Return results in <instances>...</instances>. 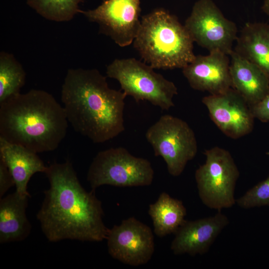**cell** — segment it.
<instances>
[{"label": "cell", "instance_id": "obj_1", "mask_svg": "<svg viewBox=\"0 0 269 269\" xmlns=\"http://www.w3.org/2000/svg\"><path fill=\"white\" fill-rule=\"evenodd\" d=\"M49 187L36 217L51 242L64 240L101 242L109 231L103 221L101 201L95 191L81 184L72 163L54 162L44 173Z\"/></svg>", "mask_w": 269, "mask_h": 269}, {"label": "cell", "instance_id": "obj_2", "mask_svg": "<svg viewBox=\"0 0 269 269\" xmlns=\"http://www.w3.org/2000/svg\"><path fill=\"white\" fill-rule=\"evenodd\" d=\"M127 96L109 87L96 69L68 70L61 100L69 123L75 132L95 143L112 139L125 130Z\"/></svg>", "mask_w": 269, "mask_h": 269}, {"label": "cell", "instance_id": "obj_3", "mask_svg": "<svg viewBox=\"0 0 269 269\" xmlns=\"http://www.w3.org/2000/svg\"><path fill=\"white\" fill-rule=\"evenodd\" d=\"M68 125L63 107L44 90L31 89L0 103V137L37 153L57 149Z\"/></svg>", "mask_w": 269, "mask_h": 269}, {"label": "cell", "instance_id": "obj_4", "mask_svg": "<svg viewBox=\"0 0 269 269\" xmlns=\"http://www.w3.org/2000/svg\"><path fill=\"white\" fill-rule=\"evenodd\" d=\"M134 47L154 69L183 68L195 58L193 42L174 15L157 9L143 15Z\"/></svg>", "mask_w": 269, "mask_h": 269}, {"label": "cell", "instance_id": "obj_5", "mask_svg": "<svg viewBox=\"0 0 269 269\" xmlns=\"http://www.w3.org/2000/svg\"><path fill=\"white\" fill-rule=\"evenodd\" d=\"M154 69L134 58L116 59L107 66L106 74L117 80L126 95L136 103L147 101L167 111L174 106L173 99L178 94L177 88Z\"/></svg>", "mask_w": 269, "mask_h": 269}, {"label": "cell", "instance_id": "obj_6", "mask_svg": "<svg viewBox=\"0 0 269 269\" xmlns=\"http://www.w3.org/2000/svg\"><path fill=\"white\" fill-rule=\"evenodd\" d=\"M206 160L195 171V179L202 203L221 211L236 204L235 190L239 169L227 150L214 146L205 150Z\"/></svg>", "mask_w": 269, "mask_h": 269}, {"label": "cell", "instance_id": "obj_7", "mask_svg": "<svg viewBox=\"0 0 269 269\" xmlns=\"http://www.w3.org/2000/svg\"><path fill=\"white\" fill-rule=\"evenodd\" d=\"M154 170L147 159L132 155L123 147L99 151L93 158L87 179L92 190L104 185L118 187L150 185Z\"/></svg>", "mask_w": 269, "mask_h": 269}, {"label": "cell", "instance_id": "obj_8", "mask_svg": "<svg viewBox=\"0 0 269 269\" xmlns=\"http://www.w3.org/2000/svg\"><path fill=\"white\" fill-rule=\"evenodd\" d=\"M145 135L154 155L163 158L168 173L173 176L180 175L197 154L194 131L185 121L172 115L161 116L147 130Z\"/></svg>", "mask_w": 269, "mask_h": 269}, {"label": "cell", "instance_id": "obj_9", "mask_svg": "<svg viewBox=\"0 0 269 269\" xmlns=\"http://www.w3.org/2000/svg\"><path fill=\"white\" fill-rule=\"evenodd\" d=\"M184 26L194 42L209 52L218 51L229 55L233 50L237 27L224 16L212 0L196 2Z\"/></svg>", "mask_w": 269, "mask_h": 269}, {"label": "cell", "instance_id": "obj_10", "mask_svg": "<svg viewBox=\"0 0 269 269\" xmlns=\"http://www.w3.org/2000/svg\"><path fill=\"white\" fill-rule=\"evenodd\" d=\"M139 5L140 0H106L96 8L80 13L97 23L101 33L124 47L133 43L138 32Z\"/></svg>", "mask_w": 269, "mask_h": 269}, {"label": "cell", "instance_id": "obj_11", "mask_svg": "<svg viewBox=\"0 0 269 269\" xmlns=\"http://www.w3.org/2000/svg\"><path fill=\"white\" fill-rule=\"evenodd\" d=\"M106 240L110 255L132 266L147 264L154 252L151 228L134 217L109 229Z\"/></svg>", "mask_w": 269, "mask_h": 269}, {"label": "cell", "instance_id": "obj_12", "mask_svg": "<svg viewBox=\"0 0 269 269\" xmlns=\"http://www.w3.org/2000/svg\"><path fill=\"white\" fill-rule=\"evenodd\" d=\"M202 102L214 123L226 136L237 139L253 131L255 118L251 107L232 88L223 93L204 97Z\"/></svg>", "mask_w": 269, "mask_h": 269}, {"label": "cell", "instance_id": "obj_13", "mask_svg": "<svg viewBox=\"0 0 269 269\" xmlns=\"http://www.w3.org/2000/svg\"><path fill=\"white\" fill-rule=\"evenodd\" d=\"M229 224V218L221 211L195 220H185L174 233L170 249L177 256L205 254Z\"/></svg>", "mask_w": 269, "mask_h": 269}, {"label": "cell", "instance_id": "obj_14", "mask_svg": "<svg viewBox=\"0 0 269 269\" xmlns=\"http://www.w3.org/2000/svg\"><path fill=\"white\" fill-rule=\"evenodd\" d=\"M229 56L218 51L196 55L182 69L183 74L194 90L211 95L223 93L232 88Z\"/></svg>", "mask_w": 269, "mask_h": 269}, {"label": "cell", "instance_id": "obj_15", "mask_svg": "<svg viewBox=\"0 0 269 269\" xmlns=\"http://www.w3.org/2000/svg\"><path fill=\"white\" fill-rule=\"evenodd\" d=\"M229 56L232 88L250 106L256 104L269 94V78L259 67L234 50Z\"/></svg>", "mask_w": 269, "mask_h": 269}, {"label": "cell", "instance_id": "obj_16", "mask_svg": "<svg viewBox=\"0 0 269 269\" xmlns=\"http://www.w3.org/2000/svg\"><path fill=\"white\" fill-rule=\"evenodd\" d=\"M0 159L6 164L15 182L16 191L29 196L27 185L36 173H45L47 166L36 153L0 137Z\"/></svg>", "mask_w": 269, "mask_h": 269}, {"label": "cell", "instance_id": "obj_17", "mask_svg": "<svg viewBox=\"0 0 269 269\" xmlns=\"http://www.w3.org/2000/svg\"><path fill=\"white\" fill-rule=\"evenodd\" d=\"M29 196L16 191L0 199V243L21 241L29 235L31 225L26 214Z\"/></svg>", "mask_w": 269, "mask_h": 269}, {"label": "cell", "instance_id": "obj_18", "mask_svg": "<svg viewBox=\"0 0 269 269\" xmlns=\"http://www.w3.org/2000/svg\"><path fill=\"white\" fill-rule=\"evenodd\" d=\"M236 41L234 50L259 67L269 78V24L246 23Z\"/></svg>", "mask_w": 269, "mask_h": 269}, {"label": "cell", "instance_id": "obj_19", "mask_svg": "<svg viewBox=\"0 0 269 269\" xmlns=\"http://www.w3.org/2000/svg\"><path fill=\"white\" fill-rule=\"evenodd\" d=\"M154 234L163 237L174 234L185 220L186 209L183 202L162 192L157 200L149 206Z\"/></svg>", "mask_w": 269, "mask_h": 269}, {"label": "cell", "instance_id": "obj_20", "mask_svg": "<svg viewBox=\"0 0 269 269\" xmlns=\"http://www.w3.org/2000/svg\"><path fill=\"white\" fill-rule=\"evenodd\" d=\"M26 73L12 54L0 52V103L20 93L25 83Z\"/></svg>", "mask_w": 269, "mask_h": 269}, {"label": "cell", "instance_id": "obj_21", "mask_svg": "<svg viewBox=\"0 0 269 269\" xmlns=\"http://www.w3.org/2000/svg\"><path fill=\"white\" fill-rule=\"evenodd\" d=\"M82 0H26L29 6L43 18L55 22H67L80 12Z\"/></svg>", "mask_w": 269, "mask_h": 269}, {"label": "cell", "instance_id": "obj_22", "mask_svg": "<svg viewBox=\"0 0 269 269\" xmlns=\"http://www.w3.org/2000/svg\"><path fill=\"white\" fill-rule=\"evenodd\" d=\"M236 204L245 209L269 206V176L237 199Z\"/></svg>", "mask_w": 269, "mask_h": 269}, {"label": "cell", "instance_id": "obj_23", "mask_svg": "<svg viewBox=\"0 0 269 269\" xmlns=\"http://www.w3.org/2000/svg\"><path fill=\"white\" fill-rule=\"evenodd\" d=\"M13 186L15 182L13 177L6 164L0 159V198Z\"/></svg>", "mask_w": 269, "mask_h": 269}, {"label": "cell", "instance_id": "obj_24", "mask_svg": "<svg viewBox=\"0 0 269 269\" xmlns=\"http://www.w3.org/2000/svg\"><path fill=\"white\" fill-rule=\"evenodd\" d=\"M250 107L255 118L262 122H269V94L261 101Z\"/></svg>", "mask_w": 269, "mask_h": 269}, {"label": "cell", "instance_id": "obj_25", "mask_svg": "<svg viewBox=\"0 0 269 269\" xmlns=\"http://www.w3.org/2000/svg\"><path fill=\"white\" fill-rule=\"evenodd\" d=\"M262 9L264 13L269 16V0H264Z\"/></svg>", "mask_w": 269, "mask_h": 269}]
</instances>
